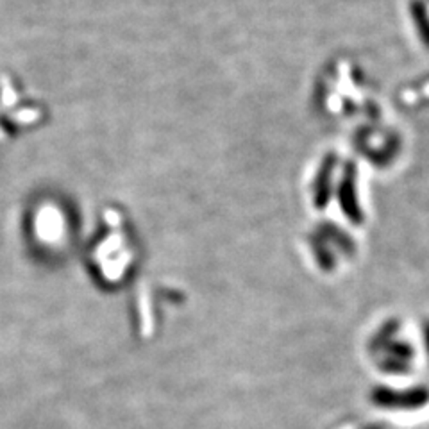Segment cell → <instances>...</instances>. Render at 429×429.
<instances>
[{
    "label": "cell",
    "instance_id": "cell-1",
    "mask_svg": "<svg viewBox=\"0 0 429 429\" xmlns=\"http://www.w3.org/2000/svg\"><path fill=\"white\" fill-rule=\"evenodd\" d=\"M426 340H428V344H429V326H428V329H426ZM428 351H429V345H428Z\"/></svg>",
    "mask_w": 429,
    "mask_h": 429
}]
</instances>
